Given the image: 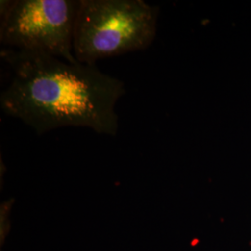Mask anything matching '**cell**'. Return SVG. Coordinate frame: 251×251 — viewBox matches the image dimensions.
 Instances as JSON below:
<instances>
[{
    "mask_svg": "<svg viewBox=\"0 0 251 251\" xmlns=\"http://www.w3.org/2000/svg\"><path fill=\"white\" fill-rule=\"evenodd\" d=\"M0 56L11 71L10 82L0 95L5 114L37 134L79 126L117 135L116 105L126 91L122 81L95 65L69 63L49 54L3 48Z\"/></svg>",
    "mask_w": 251,
    "mask_h": 251,
    "instance_id": "cell-1",
    "label": "cell"
},
{
    "mask_svg": "<svg viewBox=\"0 0 251 251\" xmlns=\"http://www.w3.org/2000/svg\"><path fill=\"white\" fill-rule=\"evenodd\" d=\"M158 9L142 0H80L74 38L78 63L144 50L156 34Z\"/></svg>",
    "mask_w": 251,
    "mask_h": 251,
    "instance_id": "cell-2",
    "label": "cell"
},
{
    "mask_svg": "<svg viewBox=\"0 0 251 251\" xmlns=\"http://www.w3.org/2000/svg\"><path fill=\"white\" fill-rule=\"evenodd\" d=\"M80 0L1 1L0 42L4 48L49 54L69 63Z\"/></svg>",
    "mask_w": 251,
    "mask_h": 251,
    "instance_id": "cell-3",
    "label": "cell"
}]
</instances>
